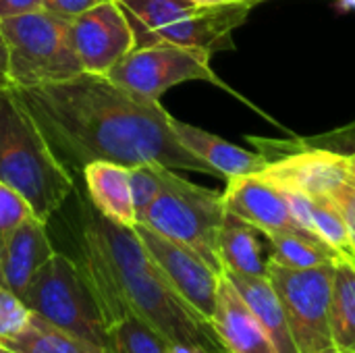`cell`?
Segmentation results:
<instances>
[{
  "label": "cell",
  "instance_id": "obj_1",
  "mask_svg": "<svg viewBox=\"0 0 355 353\" xmlns=\"http://www.w3.org/2000/svg\"><path fill=\"white\" fill-rule=\"evenodd\" d=\"M15 96L73 177L94 160L212 175L179 141L160 102L131 94L106 75L79 73L60 83L15 89Z\"/></svg>",
  "mask_w": 355,
  "mask_h": 353
},
{
  "label": "cell",
  "instance_id": "obj_2",
  "mask_svg": "<svg viewBox=\"0 0 355 353\" xmlns=\"http://www.w3.org/2000/svg\"><path fill=\"white\" fill-rule=\"evenodd\" d=\"M67 243L64 254L81 273L106 327L135 314L171 343L227 353L210 322L171 287L133 227L110 223L83 198L67 221Z\"/></svg>",
  "mask_w": 355,
  "mask_h": 353
},
{
  "label": "cell",
  "instance_id": "obj_3",
  "mask_svg": "<svg viewBox=\"0 0 355 353\" xmlns=\"http://www.w3.org/2000/svg\"><path fill=\"white\" fill-rule=\"evenodd\" d=\"M0 181L15 187L46 225L75 191V177L56 158L12 87L0 89Z\"/></svg>",
  "mask_w": 355,
  "mask_h": 353
},
{
  "label": "cell",
  "instance_id": "obj_4",
  "mask_svg": "<svg viewBox=\"0 0 355 353\" xmlns=\"http://www.w3.org/2000/svg\"><path fill=\"white\" fill-rule=\"evenodd\" d=\"M131 19L141 44L173 42L210 54L233 50V31L241 27L254 4H198L193 0H116Z\"/></svg>",
  "mask_w": 355,
  "mask_h": 353
},
{
  "label": "cell",
  "instance_id": "obj_5",
  "mask_svg": "<svg viewBox=\"0 0 355 353\" xmlns=\"http://www.w3.org/2000/svg\"><path fill=\"white\" fill-rule=\"evenodd\" d=\"M12 89L60 83L83 73L71 40V21L37 8L0 19Z\"/></svg>",
  "mask_w": 355,
  "mask_h": 353
},
{
  "label": "cell",
  "instance_id": "obj_6",
  "mask_svg": "<svg viewBox=\"0 0 355 353\" xmlns=\"http://www.w3.org/2000/svg\"><path fill=\"white\" fill-rule=\"evenodd\" d=\"M225 214L223 193L183 179L179 171L160 166V191L137 225L187 246L223 275L218 231Z\"/></svg>",
  "mask_w": 355,
  "mask_h": 353
},
{
  "label": "cell",
  "instance_id": "obj_7",
  "mask_svg": "<svg viewBox=\"0 0 355 353\" xmlns=\"http://www.w3.org/2000/svg\"><path fill=\"white\" fill-rule=\"evenodd\" d=\"M23 302L35 316L94 353H112L108 327L100 308L75 262L64 252L56 250L40 268Z\"/></svg>",
  "mask_w": 355,
  "mask_h": 353
},
{
  "label": "cell",
  "instance_id": "obj_8",
  "mask_svg": "<svg viewBox=\"0 0 355 353\" xmlns=\"http://www.w3.org/2000/svg\"><path fill=\"white\" fill-rule=\"evenodd\" d=\"M210 52L179 46L173 42L137 44L125 58H121L106 77L119 87L160 102L162 94L185 81H208L227 87L210 67Z\"/></svg>",
  "mask_w": 355,
  "mask_h": 353
},
{
  "label": "cell",
  "instance_id": "obj_9",
  "mask_svg": "<svg viewBox=\"0 0 355 353\" xmlns=\"http://www.w3.org/2000/svg\"><path fill=\"white\" fill-rule=\"evenodd\" d=\"M337 264V262H335ZM335 264L314 268H289L268 262V281L272 283L300 353H314L331 347V289Z\"/></svg>",
  "mask_w": 355,
  "mask_h": 353
},
{
  "label": "cell",
  "instance_id": "obj_10",
  "mask_svg": "<svg viewBox=\"0 0 355 353\" xmlns=\"http://www.w3.org/2000/svg\"><path fill=\"white\" fill-rule=\"evenodd\" d=\"M133 229L171 287L185 300L189 308H193L204 320L210 322L216 306L220 273H216L200 254L187 246L173 241L146 225H135Z\"/></svg>",
  "mask_w": 355,
  "mask_h": 353
},
{
  "label": "cell",
  "instance_id": "obj_11",
  "mask_svg": "<svg viewBox=\"0 0 355 353\" xmlns=\"http://www.w3.org/2000/svg\"><path fill=\"white\" fill-rule=\"evenodd\" d=\"M71 40L83 73L106 75L135 46L129 15L116 0L102 2L71 21Z\"/></svg>",
  "mask_w": 355,
  "mask_h": 353
},
{
  "label": "cell",
  "instance_id": "obj_12",
  "mask_svg": "<svg viewBox=\"0 0 355 353\" xmlns=\"http://www.w3.org/2000/svg\"><path fill=\"white\" fill-rule=\"evenodd\" d=\"M281 189L306 196H331L349 181L352 156L333 150H300L268 160L258 173Z\"/></svg>",
  "mask_w": 355,
  "mask_h": 353
},
{
  "label": "cell",
  "instance_id": "obj_13",
  "mask_svg": "<svg viewBox=\"0 0 355 353\" xmlns=\"http://www.w3.org/2000/svg\"><path fill=\"white\" fill-rule=\"evenodd\" d=\"M223 204L229 214L239 216L262 233L300 231L291 218L283 189L258 173L227 179Z\"/></svg>",
  "mask_w": 355,
  "mask_h": 353
},
{
  "label": "cell",
  "instance_id": "obj_14",
  "mask_svg": "<svg viewBox=\"0 0 355 353\" xmlns=\"http://www.w3.org/2000/svg\"><path fill=\"white\" fill-rule=\"evenodd\" d=\"M54 252L48 225L37 218L27 221L0 237V285L23 300L31 281Z\"/></svg>",
  "mask_w": 355,
  "mask_h": 353
},
{
  "label": "cell",
  "instance_id": "obj_15",
  "mask_svg": "<svg viewBox=\"0 0 355 353\" xmlns=\"http://www.w3.org/2000/svg\"><path fill=\"white\" fill-rule=\"evenodd\" d=\"M210 327L227 353H279L262 322L225 275L218 281Z\"/></svg>",
  "mask_w": 355,
  "mask_h": 353
},
{
  "label": "cell",
  "instance_id": "obj_16",
  "mask_svg": "<svg viewBox=\"0 0 355 353\" xmlns=\"http://www.w3.org/2000/svg\"><path fill=\"white\" fill-rule=\"evenodd\" d=\"M171 125H173V131L179 137V141L196 158H200L212 171L214 177L231 179V177H239V175H254V173H260L268 162L264 154L243 150L206 129L183 123L175 117H173Z\"/></svg>",
  "mask_w": 355,
  "mask_h": 353
},
{
  "label": "cell",
  "instance_id": "obj_17",
  "mask_svg": "<svg viewBox=\"0 0 355 353\" xmlns=\"http://www.w3.org/2000/svg\"><path fill=\"white\" fill-rule=\"evenodd\" d=\"M79 175L85 183V198L96 212L123 227L137 225L129 166L110 160H94L85 164Z\"/></svg>",
  "mask_w": 355,
  "mask_h": 353
},
{
  "label": "cell",
  "instance_id": "obj_18",
  "mask_svg": "<svg viewBox=\"0 0 355 353\" xmlns=\"http://www.w3.org/2000/svg\"><path fill=\"white\" fill-rule=\"evenodd\" d=\"M268 241L260 229L241 221L235 214H225L223 227L218 231V258L223 273L266 277L270 252Z\"/></svg>",
  "mask_w": 355,
  "mask_h": 353
},
{
  "label": "cell",
  "instance_id": "obj_19",
  "mask_svg": "<svg viewBox=\"0 0 355 353\" xmlns=\"http://www.w3.org/2000/svg\"><path fill=\"white\" fill-rule=\"evenodd\" d=\"M223 275L235 285V289L245 300L250 310L262 322V327L270 335L279 353H300L293 343L283 304L272 283L268 281V277H248V275H235V273H223Z\"/></svg>",
  "mask_w": 355,
  "mask_h": 353
},
{
  "label": "cell",
  "instance_id": "obj_20",
  "mask_svg": "<svg viewBox=\"0 0 355 353\" xmlns=\"http://www.w3.org/2000/svg\"><path fill=\"white\" fill-rule=\"evenodd\" d=\"M329 327L333 347L355 353V262L339 260L333 273Z\"/></svg>",
  "mask_w": 355,
  "mask_h": 353
},
{
  "label": "cell",
  "instance_id": "obj_21",
  "mask_svg": "<svg viewBox=\"0 0 355 353\" xmlns=\"http://www.w3.org/2000/svg\"><path fill=\"white\" fill-rule=\"evenodd\" d=\"M268 241L270 260L289 268H314L322 264H335L341 258L318 237L304 231H272L264 233Z\"/></svg>",
  "mask_w": 355,
  "mask_h": 353
},
{
  "label": "cell",
  "instance_id": "obj_22",
  "mask_svg": "<svg viewBox=\"0 0 355 353\" xmlns=\"http://www.w3.org/2000/svg\"><path fill=\"white\" fill-rule=\"evenodd\" d=\"M108 335L112 353H171V341L135 314L112 322Z\"/></svg>",
  "mask_w": 355,
  "mask_h": 353
},
{
  "label": "cell",
  "instance_id": "obj_23",
  "mask_svg": "<svg viewBox=\"0 0 355 353\" xmlns=\"http://www.w3.org/2000/svg\"><path fill=\"white\" fill-rule=\"evenodd\" d=\"M0 343L19 353H94L89 347L48 325L35 314L21 335Z\"/></svg>",
  "mask_w": 355,
  "mask_h": 353
},
{
  "label": "cell",
  "instance_id": "obj_24",
  "mask_svg": "<svg viewBox=\"0 0 355 353\" xmlns=\"http://www.w3.org/2000/svg\"><path fill=\"white\" fill-rule=\"evenodd\" d=\"M312 221H314V235L320 241H324L341 258L355 262L347 223L333 196H312Z\"/></svg>",
  "mask_w": 355,
  "mask_h": 353
},
{
  "label": "cell",
  "instance_id": "obj_25",
  "mask_svg": "<svg viewBox=\"0 0 355 353\" xmlns=\"http://www.w3.org/2000/svg\"><path fill=\"white\" fill-rule=\"evenodd\" d=\"M129 181H131V196L135 204L137 223L156 200L160 191V164H135L129 166Z\"/></svg>",
  "mask_w": 355,
  "mask_h": 353
},
{
  "label": "cell",
  "instance_id": "obj_26",
  "mask_svg": "<svg viewBox=\"0 0 355 353\" xmlns=\"http://www.w3.org/2000/svg\"><path fill=\"white\" fill-rule=\"evenodd\" d=\"M33 318L29 306L10 289L0 285V341L21 335Z\"/></svg>",
  "mask_w": 355,
  "mask_h": 353
},
{
  "label": "cell",
  "instance_id": "obj_27",
  "mask_svg": "<svg viewBox=\"0 0 355 353\" xmlns=\"http://www.w3.org/2000/svg\"><path fill=\"white\" fill-rule=\"evenodd\" d=\"M37 218L29 202L10 185L0 181V237L12 233L27 221Z\"/></svg>",
  "mask_w": 355,
  "mask_h": 353
},
{
  "label": "cell",
  "instance_id": "obj_28",
  "mask_svg": "<svg viewBox=\"0 0 355 353\" xmlns=\"http://www.w3.org/2000/svg\"><path fill=\"white\" fill-rule=\"evenodd\" d=\"M331 196L343 212V218H345L347 231H349V241H352L355 254V175H349V181L345 185H341Z\"/></svg>",
  "mask_w": 355,
  "mask_h": 353
},
{
  "label": "cell",
  "instance_id": "obj_29",
  "mask_svg": "<svg viewBox=\"0 0 355 353\" xmlns=\"http://www.w3.org/2000/svg\"><path fill=\"white\" fill-rule=\"evenodd\" d=\"M102 2H108V0H42V8H46L67 21H73L75 17L83 15L85 10H89Z\"/></svg>",
  "mask_w": 355,
  "mask_h": 353
},
{
  "label": "cell",
  "instance_id": "obj_30",
  "mask_svg": "<svg viewBox=\"0 0 355 353\" xmlns=\"http://www.w3.org/2000/svg\"><path fill=\"white\" fill-rule=\"evenodd\" d=\"M42 8V0H0V19L25 15Z\"/></svg>",
  "mask_w": 355,
  "mask_h": 353
},
{
  "label": "cell",
  "instance_id": "obj_31",
  "mask_svg": "<svg viewBox=\"0 0 355 353\" xmlns=\"http://www.w3.org/2000/svg\"><path fill=\"white\" fill-rule=\"evenodd\" d=\"M12 87L10 85V77H8V54H6V44L4 37L0 33V89Z\"/></svg>",
  "mask_w": 355,
  "mask_h": 353
},
{
  "label": "cell",
  "instance_id": "obj_32",
  "mask_svg": "<svg viewBox=\"0 0 355 353\" xmlns=\"http://www.w3.org/2000/svg\"><path fill=\"white\" fill-rule=\"evenodd\" d=\"M198 4H210V6H220V4H258L262 0H193Z\"/></svg>",
  "mask_w": 355,
  "mask_h": 353
},
{
  "label": "cell",
  "instance_id": "obj_33",
  "mask_svg": "<svg viewBox=\"0 0 355 353\" xmlns=\"http://www.w3.org/2000/svg\"><path fill=\"white\" fill-rule=\"evenodd\" d=\"M171 353H208L200 347L193 345H185V343H171Z\"/></svg>",
  "mask_w": 355,
  "mask_h": 353
},
{
  "label": "cell",
  "instance_id": "obj_34",
  "mask_svg": "<svg viewBox=\"0 0 355 353\" xmlns=\"http://www.w3.org/2000/svg\"><path fill=\"white\" fill-rule=\"evenodd\" d=\"M314 353H341L339 350H335L333 345L331 347H324V350H320V352H314Z\"/></svg>",
  "mask_w": 355,
  "mask_h": 353
},
{
  "label": "cell",
  "instance_id": "obj_35",
  "mask_svg": "<svg viewBox=\"0 0 355 353\" xmlns=\"http://www.w3.org/2000/svg\"><path fill=\"white\" fill-rule=\"evenodd\" d=\"M0 353H19V352H15V350H10V347H6V345H2V343H0Z\"/></svg>",
  "mask_w": 355,
  "mask_h": 353
},
{
  "label": "cell",
  "instance_id": "obj_36",
  "mask_svg": "<svg viewBox=\"0 0 355 353\" xmlns=\"http://www.w3.org/2000/svg\"><path fill=\"white\" fill-rule=\"evenodd\" d=\"M345 6H349V8H355V0H341Z\"/></svg>",
  "mask_w": 355,
  "mask_h": 353
}]
</instances>
